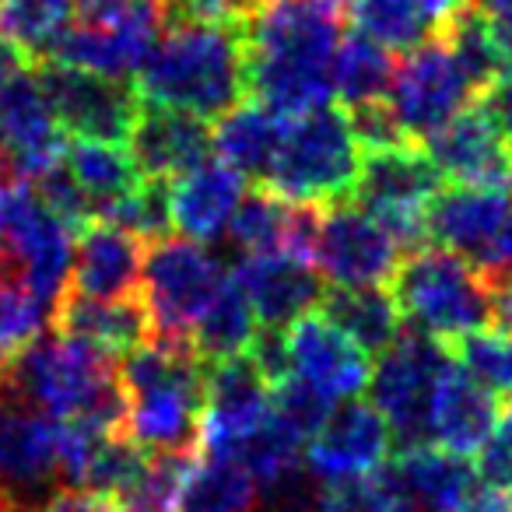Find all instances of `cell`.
<instances>
[{
	"instance_id": "obj_1",
	"label": "cell",
	"mask_w": 512,
	"mask_h": 512,
	"mask_svg": "<svg viewBox=\"0 0 512 512\" xmlns=\"http://www.w3.org/2000/svg\"><path fill=\"white\" fill-rule=\"evenodd\" d=\"M348 0H278L242 22L246 88L285 120L330 106Z\"/></svg>"
},
{
	"instance_id": "obj_2",
	"label": "cell",
	"mask_w": 512,
	"mask_h": 512,
	"mask_svg": "<svg viewBox=\"0 0 512 512\" xmlns=\"http://www.w3.org/2000/svg\"><path fill=\"white\" fill-rule=\"evenodd\" d=\"M4 383L46 418L81 425L102 435L127 428V386L120 358L64 337L57 330L39 334L4 372Z\"/></svg>"
},
{
	"instance_id": "obj_3",
	"label": "cell",
	"mask_w": 512,
	"mask_h": 512,
	"mask_svg": "<svg viewBox=\"0 0 512 512\" xmlns=\"http://www.w3.org/2000/svg\"><path fill=\"white\" fill-rule=\"evenodd\" d=\"M134 88L141 102L183 109L200 120H221L246 88V39L239 25H165L162 39L137 71Z\"/></svg>"
},
{
	"instance_id": "obj_4",
	"label": "cell",
	"mask_w": 512,
	"mask_h": 512,
	"mask_svg": "<svg viewBox=\"0 0 512 512\" xmlns=\"http://www.w3.org/2000/svg\"><path fill=\"white\" fill-rule=\"evenodd\" d=\"M127 435L144 453H200L207 362L193 348L148 341L120 358Z\"/></svg>"
},
{
	"instance_id": "obj_5",
	"label": "cell",
	"mask_w": 512,
	"mask_h": 512,
	"mask_svg": "<svg viewBox=\"0 0 512 512\" xmlns=\"http://www.w3.org/2000/svg\"><path fill=\"white\" fill-rule=\"evenodd\" d=\"M390 292L400 316L446 348L491 327V288L484 285L481 271L442 246L407 253Z\"/></svg>"
},
{
	"instance_id": "obj_6",
	"label": "cell",
	"mask_w": 512,
	"mask_h": 512,
	"mask_svg": "<svg viewBox=\"0 0 512 512\" xmlns=\"http://www.w3.org/2000/svg\"><path fill=\"white\" fill-rule=\"evenodd\" d=\"M362 172V148L351 134L348 113L323 106L288 120L285 141L267 176V190L295 204H348Z\"/></svg>"
},
{
	"instance_id": "obj_7",
	"label": "cell",
	"mask_w": 512,
	"mask_h": 512,
	"mask_svg": "<svg viewBox=\"0 0 512 512\" xmlns=\"http://www.w3.org/2000/svg\"><path fill=\"white\" fill-rule=\"evenodd\" d=\"M225 281V264L200 242L169 235L148 246L141 271V306L151 323V341L193 348V330L218 299Z\"/></svg>"
},
{
	"instance_id": "obj_8",
	"label": "cell",
	"mask_w": 512,
	"mask_h": 512,
	"mask_svg": "<svg viewBox=\"0 0 512 512\" xmlns=\"http://www.w3.org/2000/svg\"><path fill=\"white\" fill-rule=\"evenodd\" d=\"M449 365L453 355L446 344L414 327L404 330L372 365L369 397L390 425L397 453L432 446V404Z\"/></svg>"
},
{
	"instance_id": "obj_9",
	"label": "cell",
	"mask_w": 512,
	"mask_h": 512,
	"mask_svg": "<svg viewBox=\"0 0 512 512\" xmlns=\"http://www.w3.org/2000/svg\"><path fill=\"white\" fill-rule=\"evenodd\" d=\"M439 190L442 176L435 162L421 144H407L390 151H365L351 204L372 214L407 256L428 246L425 211Z\"/></svg>"
},
{
	"instance_id": "obj_10",
	"label": "cell",
	"mask_w": 512,
	"mask_h": 512,
	"mask_svg": "<svg viewBox=\"0 0 512 512\" xmlns=\"http://www.w3.org/2000/svg\"><path fill=\"white\" fill-rule=\"evenodd\" d=\"M0 488L36 512L60 488V421L32 411L0 376Z\"/></svg>"
},
{
	"instance_id": "obj_11",
	"label": "cell",
	"mask_w": 512,
	"mask_h": 512,
	"mask_svg": "<svg viewBox=\"0 0 512 512\" xmlns=\"http://www.w3.org/2000/svg\"><path fill=\"white\" fill-rule=\"evenodd\" d=\"M32 71L50 99L60 130L71 141L123 144L130 137L141 113V95L134 81L102 78L67 64H43Z\"/></svg>"
},
{
	"instance_id": "obj_12",
	"label": "cell",
	"mask_w": 512,
	"mask_h": 512,
	"mask_svg": "<svg viewBox=\"0 0 512 512\" xmlns=\"http://www.w3.org/2000/svg\"><path fill=\"white\" fill-rule=\"evenodd\" d=\"M404 249L372 214L355 204H334L323 211L313 267L327 288H376L390 285Z\"/></svg>"
},
{
	"instance_id": "obj_13",
	"label": "cell",
	"mask_w": 512,
	"mask_h": 512,
	"mask_svg": "<svg viewBox=\"0 0 512 512\" xmlns=\"http://www.w3.org/2000/svg\"><path fill=\"white\" fill-rule=\"evenodd\" d=\"M165 32V0H134L123 15L99 25H81L64 36L50 64H67L102 78L134 81Z\"/></svg>"
},
{
	"instance_id": "obj_14",
	"label": "cell",
	"mask_w": 512,
	"mask_h": 512,
	"mask_svg": "<svg viewBox=\"0 0 512 512\" xmlns=\"http://www.w3.org/2000/svg\"><path fill=\"white\" fill-rule=\"evenodd\" d=\"M470 102H477L474 92H470L467 78L460 74L453 53L446 50L442 39H432V43L404 53V60L393 71L390 106L414 144L446 127Z\"/></svg>"
},
{
	"instance_id": "obj_15",
	"label": "cell",
	"mask_w": 512,
	"mask_h": 512,
	"mask_svg": "<svg viewBox=\"0 0 512 512\" xmlns=\"http://www.w3.org/2000/svg\"><path fill=\"white\" fill-rule=\"evenodd\" d=\"M64 151L67 134L60 130L50 99L29 67L0 88V172L4 179L36 183L64 158Z\"/></svg>"
},
{
	"instance_id": "obj_16",
	"label": "cell",
	"mask_w": 512,
	"mask_h": 512,
	"mask_svg": "<svg viewBox=\"0 0 512 512\" xmlns=\"http://www.w3.org/2000/svg\"><path fill=\"white\" fill-rule=\"evenodd\" d=\"M271 411V383L249 355L207 362V400L200 421V453L232 456Z\"/></svg>"
},
{
	"instance_id": "obj_17",
	"label": "cell",
	"mask_w": 512,
	"mask_h": 512,
	"mask_svg": "<svg viewBox=\"0 0 512 512\" xmlns=\"http://www.w3.org/2000/svg\"><path fill=\"white\" fill-rule=\"evenodd\" d=\"M390 449L393 435L383 414L365 400H344L306 446V470L320 484L372 477L390 460Z\"/></svg>"
},
{
	"instance_id": "obj_18",
	"label": "cell",
	"mask_w": 512,
	"mask_h": 512,
	"mask_svg": "<svg viewBox=\"0 0 512 512\" xmlns=\"http://www.w3.org/2000/svg\"><path fill=\"white\" fill-rule=\"evenodd\" d=\"M421 148L453 186H512V151L484 102L456 113Z\"/></svg>"
},
{
	"instance_id": "obj_19",
	"label": "cell",
	"mask_w": 512,
	"mask_h": 512,
	"mask_svg": "<svg viewBox=\"0 0 512 512\" xmlns=\"http://www.w3.org/2000/svg\"><path fill=\"white\" fill-rule=\"evenodd\" d=\"M323 211L327 207L295 204L267 186H253L228 225V239L242 256H292L313 264Z\"/></svg>"
},
{
	"instance_id": "obj_20",
	"label": "cell",
	"mask_w": 512,
	"mask_h": 512,
	"mask_svg": "<svg viewBox=\"0 0 512 512\" xmlns=\"http://www.w3.org/2000/svg\"><path fill=\"white\" fill-rule=\"evenodd\" d=\"M285 337L292 376L309 383L327 400L344 404V400H355L369 386V355L348 334H341L320 309L302 316L295 327H288Z\"/></svg>"
},
{
	"instance_id": "obj_21",
	"label": "cell",
	"mask_w": 512,
	"mask_h": 512,
	"mask_svg": "<svg viewBox=\"0 0 512 512\" xmlns=\"http://www.w3.org/2000/svg\"><path fill=\"white\" fill-rule=\"evenodd\" d=\"M393 512H456L477 488V467L439 446L400 449L379 467Z\"/></svg>"
},
{
	"instance_id": "obj_22",
	"label": "cell",
	"mask_w": 512,
	"mask_h": 512,
	"mask_svg": "<svg viewBox=\"0 0 512 512\" xmlns=\"http://www.w3.org/2000/svg\"><path fill=\"white\" fill-rule=\"evenodd\" d=\"M144 246L137 235L92 221L81 232H74V264L67 295L95 302H127L141 299V271H144Z\"/></svg>"
},
{
	"instance_id": "obj_23",
	"label": "cell",
	"mask_w": 512,
	"mask_h": 512,
	"mask_svg": "<svg viewBox=\"0 0 512 512\" xmlns=\"http://www.w3.org/2000/svg\"><path fill=\"white\" fill-rule=\"evenodd\" d=\"M127 144L130 158L144 179L172 183L211 158L214 127L211 120H200L183 109L141 102V113H137Z\"/></svg>"
},
{
	"instance_id": "obj_24",
	"label": "cell",
	"mask_w": 512,
	"mask_h": 512,
	"mask_svg": "<svg viewBox=\"0 0 512 512\" xmlns=\"http://www.w3.org/2000/svg\"><path fill=\"white\" fill-rule=\"evenodd\" d=\"M512 204V186H442L425 211L428 242L481 267Z\"/></svg>"
},
{
	"instance_id": "obj_25",
	"label": "cell",
	"mask_w": 512,
	"mask_h": 512,
	"mask_svg": "<svg viewBox=\"0 0 512 512\" xmlns=\"http://www.w3.org/2000/svg\"><path fill=\"white\" fill-rule=\"evenodd\" d=\"M232 278L246 292L256 323L267 330L295 327L302 316L320 309L327 292V281L316 274V267L292 256H242Z\"/></svg>"
},
{
	"instance_id": "obj_26",
	"label": "cell",
	"mask_w": 512,
	"mask_h": 512,
	"mask_svg": "<svg viewBox=\"0 0 512 512\" xmlns=\"http://www.w3.org/2000/svg\"><path fill=\"white\" fill-rule=\"evenodd\" d=\"M246 197V176L225 165L221 158H207L204 165L169 183V221L190 242H218L228 232L235 211Z\"/></svg>"
},
{
	"instance_id": "obj_27",
	"label": "cell",
	"mask_w": 512,
	"mask_h": 512,
	"mask_svg": "<svg viewBox=\"0 0 512 512\" xmlns=\"http://www.w3.org/2000/svg\"><path fill=\"white\" fill-rule=\"evenodd\" d=\"M498 425V400L477 386L456 362L442 376L432 404V446L453 456H477Z\"/></svg>"
},
{
	"instance_id": "obj_28",
	"label": "cell",
	"mask_w": 512,
	"mask_h": 512,
	"mask_svg": "<svg viewBox=\"0 0 512 512\" xmlns=\"http://www.w3.org/2000/svg\"><path fill=\"white\" fill-rule=\"evenodd\" d=\"M467 4L474 0H348V18L372 43L411 53L432 43Z\"/></svg>"
},
{
	"instance_id": "obj_29",
	"label": "cell",
	"mask_w": 512,
	"mask_h": 512,
	"mask_svg": "<svg viewBox=\"0 0 512 512\" xmlns=\"http://www.w3.org/2000/svg\"><path fill=\"white\" fill-rule=\"evenodd\" d=\"M50 330H57L64 337H78V341L92 344V348L106 351L113 358L130 355V351L144 348L151 341V323L141 299L95 302L64 292V299L57 302Z\"/></svg>"
},
{
	"instance_id": "obj_30",
	"label": "cell",
	"mask_w": 512,
	"mask_h": 512,
	"mask_svg": "<svg viewBox=\"0 0 512 512\" xmlns=\"http://www.w3.org/2000/svg\"><path fill=\"white\" fill-rule=\"evenodd\" d=\"M285 130V116L271 113L260 102H249V106H235L228 116H221L214 127V148H218L221 162L232 165L239 176L264 186L281 151V141H285Z\"/></svg>"
},
{
	"instance_id": "obj_31",
	"label": "cell",
	"mask_w": 512,
	"mask_h": 512,
	"mask_svg": "<svg viewBox=\"0 0 512 512\" xmlns=\"http://www.w3.org/2000/svg\"><path fill=\"white\" fill-rule=\"evenodd\" d=\"M320 313L334 323L341 334H348L365 355H383L400 334H404V316H400L393 292L386 285L376 288H327L320 302Z\"/></svg>"
},
{
	"instance_id": "obj_32",
	"label": "cell",
	"mask_w": 512,
	"mask_h": 512,
	"mask_svg": "<svg viewBox=\"0 0 512 512\" xmlns=\"http://www.w3.org/2000/svg\"><path fill=\"white\" fill-rule=\"evenodd\" d=\"M64 165L71 169V176L78 179V186L95 204L99 221L106 218L109 207L127 200L144 183V176L137 172L134 158H130V151L123 144L71 141L64 151Z\"/></svg>"
},
{
	"instance_id": "obj_33",
	"label": "cell",
	"mask_w": 512,
	"mask_h": 512,
	"mask_svg": "<svg viewBox=\"0 0 512 512\" xmlns=\"http://www.w3.org/2000/svg\"><path fill=\"white\" fill-rule=\"evenodd\" d=\"M74 18V0H0V36L22 50L29 67L50 64Z\"/></svg>"
},
{
	"instance_id": "obj_34",
	"label": "cell",
	"mask_w": 512,
	"mask_h": 512,
	"mask_svg": "<svg viewBox=\"0 0 512 512\" xmlns=\"http://www.w3.org/2000/svg\"><path fill=\"white\" fill-rule=\"evenodd\" d=\"M435 39H442L446 50L453 53L456 67H460V74L467 78L477 102L488 99L491 88L509 74V64H505V57L498 53L495 39H491V29L481 11H477V4H467L460 15L449 18L446 29Z\"/></svg>"
},
{
	"instance_id": "obj_35",
	"label": "cell",
	"mask_w": 512,
	"mask_h": 512,
	"mask_svg": "<svg viewBox=\"0 0 512 512\" xmlns=\"http://www.w3.org/2000/svg\"><path fill=\"white\" fill-rule=\"evenodd\" d=\"M260 484L235 456H200L183 488L179 512H256Z\"/></svg>"
},
{
	"instance_id": "obj_36",
	"label": "cell",
	"mask_w": 512,
	"mask_h": 512,
	"mask_svg": "<svg viewBox=\"0 0 512 512\" xmlns=\"http://www.w3.org/2000/svg\"><path fill=\"white\" fill-rule=\"evenodd\" d=\"M393 71L397 60L386 46L372 43L362 32H348L337 46L334 57V95L344 109L362 106V102L390 99Z\"/></svg>"
},
{
	"instance_id": "obj_37",
	"label": "cell",
	"mask_w": 512,
	"mask_h": 512,
	"mask_svg": "<svg viewBox=\"0 0 512 512\" xmlns=\"http://www.w3.org/2000/svg\"><path fill=\"white\" fill-rule=\"evenodd\" d=\"M256 330H260V323H256V316H253V306H249L246 292H242L239 281L228 271L225 288H221L218 299L211 302L204 320L193 330V348H197V355L204 358V362H221V358L246 355Z\"/></svg>"
},
{
	"instance_id": "obj_38",
	"label": "cell",
	"mask_w": 512,
	"mask_h": 512,
	"mask_svg": "<svg viewBox=\"0 0 512 512\" xmlns=\"http://www.w3.org/2000/svg\"><path fill=\"white\" fill-rule=\"evenodd\" d=\"M456 369H463L477 386L491 393L495 400L512 404V337L495 327H484L477 334H467L463 341L449 344Z\"/></svg>"
},
{
	"instance_id": "obj_39",
	"label": "cell",
	"mask_w": 512,
	"mask_h": 512,
	"mask_svg": "<svg viewBox=\"0 0 512 512\" xmlns=\"http://www.w3.org/2000/svg\"><path fill=\"white\" fill-rule=\"evenodd\" d=\"M53 313L57 309L36 299L25 285L0 281V376L39 334L53 327Z\"/></svg>"
},
{
	"instance_id": "obj_40",
	"label": "cell",
	"mask_w": 512,
	"mask_h": 512,
	"mask_svg": "<svg viewBox=\"0 0 512 512\" xmlns=\"http://www.w3.org/2000/svg\"><path fill=\"white\" fill-rule=\"evenodd\" d=\"M102 221H109V225L137 235L144 246H155V242L169 239V228H172V221H169V183L144 179L141 190L130 193V197L120 200L116 207H109Z\"/></svg>"
},
{
	"instance_id": "obj_41",
	"label": "cell",
	"mask_w": 512,
	"mask_h": 512,
	"mask_svg": "<svg viewBox=\"0 0 512 512\" xmlns=\"http://www.w3.org/2000/svg\"><path fill=\"white\" fill-rule=\"evenodd\" d=\"M334 400H327L323 393H316L309 383L288 376L278 386H271V414L278 421H285L295 435H302L306 442L316 439L327 418L334 414Z\"/></svg>"
},
{
	"instance_id": "obj_42",
	"label": "cell",
	"mask_w": 512,
	"mask_h": 512,
	"mask_svg": "<svg viewBox=\"0 0 512 512\" xmlns=\"http://www.w3.org/2000/svg\"><path fill=\"white\" fill-rule=\"evenodd\" d=\"M344 113H348L351 134H355L362 155L365 151H390V148H407V144H414L411 137H407V130L400 127L390 99L362 102V106H351V109H344Z\"/></svg>"
},
{
	"instance_id": "obj_43",
	"label": "cell",
	"mask_w": 512,
	"mask_h": 512,
	"mask_svg": "<svg viewBox=\"0 0 512 512\" xmlns=\"http://www.w3.org/2000/svg\"><path fill=\"white\" fill-rule=\"evenodd\" d=\"M320 512H393V502L379 477H351L323 484Z\"/></svg>"
},
{
	"instance_id": "obj_44",
	"label": "cell",
	"mask_w": 512,
	"mask_h": 512,
	"mask_svg": "<svg viewBox=\"0 0 512 512\" xmlns=\"http://www.w3.org/2000/svg\"><path fill=\"white\" fill-rule=\"evenodd\" d=\"M477 477L488 488L505 491L512 498V404L505 407V414L498 418L491 439L484 442V449L477 453Z\"/></svg>"
},
{
	"instance_id": "obj_45",
	"label": "cell",
	"mask_w": 512,
	"mask_h": 512,
	"mask_svg": "<svg viewBox=\"0 0 512 512\" xmlns=\"http://www.w3.org/2000/svg\"><path fill=\"white\" fill-rule=\"evenodd\" d=\"M484 278V285L495 292V288H512V204L505 214L502 228H498L495 242H491V253L484 256V264L477 267Z\"/></svg>"
},
{
	"instance_id": "obj_46",
	"label": "cell",
	"mask_w": 512,
	"mask_h": 512,
	"mask_svg": "<svg viewBox=\"0 0 512 512\" xmlns=\"http://www.w3.org/2000/svg\"><path fill=\"white\" fill-rule=\"evenodd\" d=\"M474 4L484 15V22H488L491 39H495L498 53H502L512 71V0H474Z\"/></svg>"
},
{
	"instance_id": "obj_47",
	"label": "cell",
	"mask_w": 512,
	"mask_h": 512,
	"mask_svg": "<svg viewBox=\"0 0 512 512\" xmlns=\"http://www.w3.org/2000/svg\"><path fill=\"white\" fill-rule=\"evenodd\" d=\"M484 106H488V113L495 116L498 130H502L505 144H509V151H512V71L505 74L495 88H491V95L484 99Z\"/></svg>"
},
{
	"instance_id": "obj_48",
	"label": "cell",
	"mask_w": 512,
	"mask_h": 512,
	"mask_svg": "<svg viewBox=\"0 0 512 512\" xmlns=\"http://www.w3.org/2000/svg\"><path fill=\"white\" fill-rule=\"evenodd\" d=\"M36 512H113L109 505H102L99 498H92L88 491H57L50 502H43Z\"/></svg>"
},
{
	"instance_id": "obj_49",
	"label": "cell",
	"mask_w": 512,
	"mask_h": 512,
	"mask_svg": "<svg viewBox=\"0 0 512 512\" xmlns=\"http://www.w3.org/2000/svg\"><path fill=\"white\" fill-rule=\"evenodd\" d=\"M456 512H512V498L495 488H474Z\"/></svg>"
},
{
	"instance_id": "obj_50",
	"label": "cell",
	"mask_w": 512,
	"mask_h": 512,
	"mask_svg": "<svg viewBox=\"0 0 512 512\" xmlns=\"http://www.w3.org/2000/svg\"><path fill=\"white\" fill-rule=\"evenodd\" d=\"M22 71H29V60L22 57V50L15 43H8V39L0 36V88L8 85L11 78H18Z\"/></svg>"
},
{
	"instance_id": "obj_51",
	"label": "cell",
	"mask_w": 512,
	"mask_h": 512,
	"mask_svg": "<svg viewBox=\"0 0 512 512\" xmlns=\"http://www.w3.org/2000/svg\"><path fill=\"white\" fill-rule=\"evenodd\" d=\"M491 327L512 337V288H495L491 292Z\"/></svg>"
},
{
	"instance_id": "obj_52",
	"label": "cell",
	"mask_w": 512,
	"mask_h": 512,
	"mask_svg": "<svg viewBox=\"0 0 512 512\" xmlns=\"http://www.w3.org/2000/svg\"><path fill=\"white\" fill-rule=\"evenodd\" d=\"M0 512H22L15 502H11V495H8V491H4V488H0Z\"/></svg>"
},
{
	"instance_id": "obj_53",
	"label": "cell",
	"mask_w": 512,
	"mask_h": 512,
	"mask_svg": "<svg viewBox=\"0 0 512 512\" xmlns=\"http://www.w3.org/2000/svg\"><path fill=\"white\" fill-rule=\"evenodd\" d=\"M267 4H278V0H242V8L253 15V11H260V8H267Z\"/></svg>"
},
{
	"instance_id": "obj_54",
	"label": "cell",
	"mask_w": 512,
	"mask_h": 512,
	"mask_svg": "<svg viewBox=\"0 0 512 512\" xmlns=\"http://www.w3.org/2000/svg\"><path fill=\"white\" fill-rule=\"evenodd\" d=\"M0 179H4V172H0Z\"/></svg>"
}]
</instances>
